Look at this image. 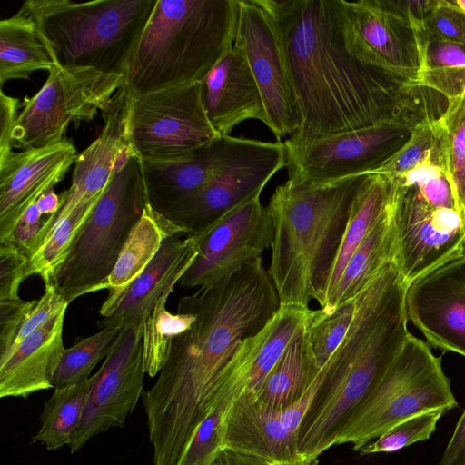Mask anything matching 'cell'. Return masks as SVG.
Returning a JSON list of instances; mask_svg holds the SVG:
<instances>
[{"label":"cell","mask_w":465,"mask_h":465,"mask_svg":"<svg viewBox=\"0 0 465 465\" xmlns=\"http://www.w3.org/2000/svg\"><path fill=\"white\" fill-rule=\"evenodd\" d=\"M203 103L207 117L219 135H230L246 120L268 119L262 98L248 63L233 46L202 80Z\"/></svg>","instance_id":"cb8c5ba5"},{"label":"cell","mask_w":465,"mask_h":465,"mask_svg":"<svg viewBox=\"0 0 465 465\" xmlns=\"http://www.w3.org/2000/svg\"><path fill=\"white\" fill-rule=\"evenodd\" d=\"M420 84L437 91L446 99L465 96V68L426 70Z\"/></svg>","instance_id":"f6af8a7d"},{"label":"cell","mask_w":465,"mask_h":465,"mask_svg":"<svg viewBox=\"0 0 465 465\" xmlns=\"http://www.w3.org/2000/svg\"><path fill=\"white\" fill-rule=\"evenodd\" d=\"M19 100L0 92V161L12 152L11 134L17 118Z\"/></svg>","instance_id":"681fc988"},{"label":"cell","mask_w":465,"mask_h":465,"mask_svg":"<svg viewBox=\"0 0 465 465\" xmlns=\"http://www.w3.org/2000/svg\"><path fill=\"white\" fill-rule=\"evenodd\" d=\"M67 305L68 303L52 283L45 284L44 294L39 299L31 301L14 340L7 346L19 343Z\"/></svg>","instance_id":"60d3db41"},{"label":"cell","mask_w":465,"mask_h":465,"mask_svg":"<svg viewBox=\"0 0 465 465\" xmlns=\"http://www.w3.org/2000/svg\"><path fill=\"white\" fill-rule=\"evenodd\" d=\"M316 310L282 306L255 335L242 341L223 370L213 391L208 414L230 408L244 392L254 393L291 341L311 322Z\"/></svg>","instance_id":"d6986e66"},{"label":"cell","mask_w":465,"mask_h":465,"mask_svg":"<svg viewBox=\"0 0 465 465\" xmlns=\"http://www.w3.org/2000/svg\"><path fill=\"white\" fill-rule=\"evenodd\" d=\"M124 136L140 160L189 155L220 136L203 103L202 84L125 96Z\"/></svg>","instance_id":"30bf717a"},{"label":"cell","mask_w":465,"mask_h":465,"mask_svg":"<svg viewBox=\"0 0 465 465\" xmlns=\"http://www.w3.org/2000/svg\"><path fill=\"white\" fill-rule=\"evenodd\" d=\"M104 127L98 137L75 160L70 187L60 194L57 212L44 223L29 251H35L52 227L66 217L80 203L103 194L114 174L115 159L127 143L124 136L125 94L123 88L102 112Z\"/></svg>","instance_id":"603a6c76"},{"label":"cell","mask_w":465,"mask_h":465,"mask_svg":"<svg viewBox=\"0 0 465 465\" xmlns=\"http://www.w3.org/2000/svg\"><path fill=\"white\" fill-rule=\"evenodd\" d=\"M244 138L220 135L187 156L141 161L147 204L166 216L201 190L242 146Z\"/></svg>","instance_id":"7402d4cb"},{"label":"cell","mask_w":465,"mask_h":465,"mask_svg":"<svg viewBox=\"0 0 465 465\" xmlns=\"http://www.w3.org/2000/svg\"><path fill=\"white\" fill-rule=\"evenodd\" d=\"M447 101L444 112L434 121L437 165L449 180L465 222V96L460 94Z\"/></svg>","instance_id":"1f68e13d"},{"label":"cell","mask_w":465,"mask_h":465,"mask_svg":"<svg viewBox=\"0 0 465 465\" xmlns=\"http://www.w3.org/2000/svg\"><path fill=\"white\" fill-rule=\"evenodd\" d=\"M450 379L430 345L409 334L380 382L349 420L335 445L352 443L354 450L417 414L457 407Z\"/></svg>","instance_id":"ba28073f"},{"label":"cell","mask_w":465,"mask_h":465,"mask_svg":"<svg viewBox=\"0 0 465 465\" xmlns=\"http://www.w3.org/2000/svg\"><path fill=\"white\" fill-rule=\"evenodd\" d=\"M452 5L465 13V0H450Z\"/></svg>","instance_id":"db71d44e"},{"label":"cell","mask_w":465,"mask_h":465,"mask_svg":"<svg viewBox=\"0 0 465 465\" xmlns=\"http://www.w3.org/2000/svg\"><path fill=\"white\" fill-rule=\"evenodd\" d=\"M438 0H381L383 5L420 28L437 5Z\"/></svg>","instance_id":"c3c4849f"},{"label":"cell","mask_w":465,"mask_h":465,"mask_svg":"<svg viewBox=\"0 0 465 465\" xmlns=\"http://www.w3.org/2000/svg\"><path fill=\"white\" fill-rule=\"evenodd\" d=\"M285 166L283 143L244 138L223 167L165 217L183 233L201 236L225 214L261 194L269 180Z\"/></svg>","instance_id":"7c38bea8"},{"label":"cell","mask_w":465,"mask_h":465,"mask_svg":"<svg viewBox=\"0 0 465 465\" xmlns=\"http://www.w3.org/2000/svg\"><path fill=\"white\" fill-rule=\"evenodd\" d=\"M230 408H215L198 425L178 465H208L224 446L225 419Z\"/></svg>","instance_id":"ab89813d"},{"label":"cell","mask_w":465,"mask_h":465,"mask_svg":"<svg viewBox=\"0 0 465 465\" xmlns=\"http://www.w3.org/2000/svg\"><path fill=\"white\" fill-rule=\"evenodd\" d=\"M395 181V263L408 284L464 254L465 222L458 208L434 204L424 198L416 184Z\"/></svg>","instance_id":"4fadbf2b"},{"label":"cell","mask_w":465,"mask_h":465,"mask_svg":"<svg viewBox=\"0 0 465 465\" xmlns=\"http://www.w3.org/2000/svg\"><path fill=\"white\" fill-rule=\"evenodd\" d=\"M337 4L347 48L360 59L395 71L417 84L423 71L425 28L391 12L381 0H337Z\"/></svg>","instance_id":"5bb4252c"},{"label":"cell","mask_w":465,"mask_h":465,"mask_svg":"<svg viewBox=\"0 0 465 465\" xmlns=\"http://www.w3.org/2000/svg\"><path fill=\"white\" fill-rule=\"evenodd\" d=\"M66 307L19 343L0 351V397H22L49 388L63 356Z\"/></svg>","instance_id":"d4e9b609"},{"label":"cell","mask_w":465,"mask_h":465,"mask_svg":"<svg viewBox=\"0 0 465 465\" xmlns=\"http://www.w3.org/2000/svg\"><path fill=\"white\" fill-rule=\"evenodd\" d=\"M457 68H465V44L441 38L426 31L423 71Z\"/></svg>","instance_id":"7bdbcfd3"},{"label":"cell","mask_w":465,"mask_h":465,"mask_svg":"<svg viewBox=\"0 0 465 465\" xmlns=\"http://www.w3.org/2000/svg\"><path fill=\"white\" fill-rule=\"evenodd\" d=\"M260 196L242 203L195 237L199 253L180 279L182 287H201L221 281L271 248L272 223Z\"/></svg>","instance_id":"e0dca14e"},{"label":"cell","mask_w":465,"mask_h":465,"mask_svg":"<svg viewBox=\"0 0 465 465\" xmlns=\"http://www.w3.org/2000/svg\"><path fill=\"white\" fill-rule=\"evenodd\" d=\"M424 27L439 37L465 44V13L450 0H438Z\"/></svg>","instance_id":"ee69618b"},{"label":"cell","mask_w":465,"mask_h":465,"mask_svg":"<svg viewBox=\"0 0 465 465\" xmlns=\"http://www.w3.org/2000/svg\"><path fill=\"white\" fill-rule=\"evenodd\" d=\"M36 204L42 214L48 219L57 212L60 205V195H57L54 189H51L38 198Z\"/></svg>","instance_id":"f5cc1de1"},{"label":"cell","mask_w":465,"mask_h":465,"mask_svg":"<svg viewBox=\"0 0 465 465\" xmlns=\"http://www.w3.org/2000/svg\"><path fill=\"white\" fill-rule=\"evenodd\" d=\"M422 122L397 118L373 126L305 139L287 138L288 179L312 185L373 173Z\"/></svg>","instance_id":"9c48e42d"},{"label":"cell","mask_w":465,"mask_h":465,"mask_svg":"<svg viewBox=\"0 0 465 465\" xmlns=\"http://www.w3.org/2000/svg\"><path fill=\"white\" fill-rule=\"evenodd\" d=\"M182 233L180 227L146 205L107 280L109 293L99 311L103 318L114 312L128 287L153 260L163 242Z\"/></svg>","instance_id":"4316f807"},{"label":"cell","mask_w":465,"mask_h":465,"mask_svg":"<svg viewBox=\"0 0 465 465\" xmlns=\"http://www.w3.org/2000/svg\"><path fill=\"white\" fill-rule=\"evenodd\" d=\"M406 283L389 263L355 296L351 326L321 371L298 430L302 465H317L401 351L407 329Z\"/></svg>","instance_id":"3957f363"},{"label":"cell","mask_w":465,"mask_h":465,"mask_svg":"<svg viewBox=\"0 0 465 465\" xmlns=\"http://www.w3.org/2000/svg\"><path fill=\"white\" fill-rule=\"evenodd\" d=\"M280 307L262 257L180 299L177 312L195 320L173 338L158 379L142 395L153 465H178L208 415L223 370L242 341L258 333Z\"/></svg>","instance_id":"7a4b0ae2"},{"label":"cell","mask_w":465,"mask_h":465,"mask_svg":"<svg viewBox=\"0 0 465 465\" xmlns=\"http://www.w3.org/2000/svg\"><path fill=\"white\" fill-rule=\"evenodd\" d=\"M147 205L141 161L132 156L113 174L50 283L69 304L107 289V280Z\"/></svg>","instance_id":"52a82bcc"},{"label":"cell","mask_w":465,"mask_h":465,"mask_svg":"<svg viewBox=\"0 0 465 465\" xmlns=\"http://www.w3.org/2000/svg\"><path fill=\"white\" fill-rule=\"evenodd\" d=\"M142 340V327H124L117 344L91 377L82 418L68 445L72 454L94 436L124 426L143 392Z\"/></svg>","instance_id":"9a60e30c"},{"label":"cell","mask_w":465,"mask_h":465,"mask_svg":"<svg viewBox=\"0 0 465 465\" xmlns=\"http://www.w3.org/2000/svg\"><path fill=\"white\" fill-rule=\"evenodd\" d=\"M395 190L396 181L381 173L367 174L360 184L331 274L326 301L357 247L392 202Z\"/></svg>","instance_id":"f546056e"},{"label":"cell","mask_w":465,"mask_h":465,"mask_svg":"<svg viewBox=\"0 0 465 465\" xmlns=\"http://www.w3.org/2000/svg\"><path fill=\"white\" fill-rule=\"evenodd\" d=\"M439 465H465V410L457 421Z\"/></svg>","instance_id":"f907efd6"},{"label":"cell","mask_w":465,"mask_h":465,"mask_svg":"<svg viewBox=\"0 0 465 465\" xmlns=\"http://www.w3.org/2000/svg\"><path fill=\"white\" fill-rule=\"evenodd\" d=\"M317 389L313 383L295 405L285 411L261 404L244 392L231 404L225 419L224 446L262 457L279 465H302L298 430Z\"/></svg>","instance_id":"ffe728a7"},{"label":"cell","mask_w":465,"mask_h":465,"mask_svg":"<svg viewBox=\"0 0 465 465\" xmlns=\"http://www.w3.org/2000/svg\"><path fill=\"white\" fill-rule=\"evenodd\" d=\"M238 3L234 45L242 52L258 85L268 119L267 127L281 141L298 131L301 117L280 42L259 0H238Z\"/></svg>","instance_id":"2e32d148"},{"label":"cell","mask_w":465,"mask_h":465,"mask_svg":"<svg viewBox=\"0 0 465 465\" xmlns=\"http://www.w3.org/2000/svg\"><path fill=\"white\" fill-rule=\"evenodd\" d=\"M435 120H426L419 124L408 143L373 173L400 179L426 162L435 163L438 145Z\"/></svg>","instance_id":"74e56055"},{"label":"cell","mask_w":465,"mask_h":465,"mask_svg":"<svg viewBox=\"0 0 465 465\" xmlns=\"http://www.w3.org/2000/svg\"><path fill=\"white\" fill-rule=\"evenodd\" d=\"M173 288L174 285H171L162 294L143 325V362L149 377H154L161 371L173 338L187 331L195 320L193 313L167 311V299Z\"/></svg>","instance_id":"836d02e7"},{"label":"cell","mask_w":465,"mask_h":465,"mask_svg":"<svg viewBox=\"0 0 465 465\" xmlns=\"http://www.w3.org/2000/svg\"><path fill=\"white\" fill-rule=\"evenodd\" d=\"M68 140L11 152L0 161V243L7 241L25 211L54 189L77 158Z\"/></svg>","instance_id":"44dd1931"},{"label":"cell","mask_w":465,"mask_h":465,"mask_svg":"<svg viewBox=\"0 0 465 465\" xmlns=\"http://www.w3.org/2000/svg\"><path fill=\"white\" fill-rule=\"evenodd\" d=\"M282 51L301 125L289 137L373 126L397 118L437 119L443 95L365 62L346 46L337 0H259Z\"/></svg>","instance_id":"6da1fadb"},{"label":"cell","mask_w":465,"mask_h":465,"mask_svg":"<svg viewBox=\"0 0 465 465\" xmlns=\"http://www.w3.org/2000/svg\"><path fill=\"white\" fill-rule=\"evenodd\" d=\"M122 329L121 326L107 325L64 349L53 378V388L74 386L90 379L93 369L117 344Z\"/></svg>","instance_id":"d590c367"},{"label":"cell","mask_w":465,"mask_h":465,"mask_svg":"<svg viewBox=\"0 0 465 465\" xmlns=\"http://www.w3.org/2000/svg\"><path fill=\"white\" fill-rule=\"evenodd\" d=\"M238 0H157L130 56L125 96L202 82L233 46Z\"/></svg>","instance_id":"5b68a950"},{"label":"cell","mask_w":465,"mask_h":465,"mask_svg":"<svg viewBox=\"0 0 465 465\" xmlns=\"http://www.w3.org/2000/svg\"><path fill=\"white\" fill-rule=\"evenodd\" d=\"M405 303L428 344L465 357V254L408 283Z\"/></svg>","instance_id":"ac0fdd59"},{"label":"cell","mask_w":465,"mask_h":465,"mask_svg":"<svg viewBox=\"0 0 465 465\" xmlns=\"http://www.w3.org/2000/svg\"><path fill=\"white\" fill-rule=\"evenodd\" d=\"M43 216L35 202L25 211L9 239L4 242H8L27 254L47 220Z\"/></svg>","instance_id":"bcb514c9"},{"label":"cell","mask_w":465,"mask_h":465,"mask_svg":"<svg viewBox=\"0 0 465 465\" xmlns=\"http://www.w3.org/2000/svg\"><path fill=\"white\" fill-rule=\"evenodd\" d=\"M306 328L291 341L253 393L261 404L271 410L285 411L295 405L322 371L313 359Z\"/></svg>","instance_id":"f1b7e54d"},{"label":"cell","mask_w":465,"mask_h":465,"mask_svg":"<svg viewBox=\"0 0 465 465\" xmlns=\"http://www.w3.org/2000/svg\"><path fill=\"white\" fill-rule=\"evenodd\" d=\"M392 206L393 200L351 255L335 289L319 309L321 315L334 312L340 305L363 291L389 263L395 262Z\"/></svg>","instance_id":"83f0119b"},{"label":"cell","mask_w":465,"mask_h":465,"mask_svg":"<svg viewBox=\"0 0 465 465\" xmlns=\"http://www.w3.org/2000/svg\"><path fill=\"white\" fill-rule=\"evenodd\" d=\"M356 308L355 297L340 305L334 312L321 315L316 310L306 328V334L313 359L320 370L328 362L345 337Z\"/></svg>","instance_id":"8d00e7d4"},{"label":"cell","mask_w":465,"mask_h":465,"mask_svg":"<svg viewBox=\"0 0 465 465\" xmlns=\"http://www.w3.org/2000/svg\"><path fill=\"white\" fill-rule=\"evenodd\" d=\"M27 277V255L8 242L0 243V301L19 299L20 284Z\"/></svg>","instance_id":"b9f144b4"},{"label":"cell","mask_w":465,"mask_h":465,"mask_svg":"<svg viewBox=\"0 0 465 465\" xmlns=\"http://www.w3.org/2000/svg\"><path fill=\"white\" fill-rule=\"evenodd\" d=\"M100 197L80 203L52 227L43 242L27 255L29 276L39 275L45 284L50 283Z\"/></svg>","instance_id":"e575fe53"},{"label":"cell","mask_w":465,"mask_h":465,"mask_svg":"<svg viewBox=\"0 0 465 465\" xmlns=\"http://www.w3.org/2000/svg\"><path fill=\"white\" fill-rule=\"evenodd\" d=\"M464 254H465V252H464Z\"/></svg>","instance_id":"11a10c76"},{"label":"cell","mask_w":465,"mask_h":465,"mask_svg":"<svg viewBox=\"0 0 465 465\" xmlns=\"http://www.w3.org/2000/svg\"><path fill=\"white\" fill-rule=\"evenodd\" d=\"M30 304L31 301L21 298L0 301V351L14 340Z\"/></svg>","instance_id":"7dc6e473"},{"label":"cell","mask_w":465,"mask_h":465,"mask_svg":"<svg viewBox=\"0 0 465 465\" xmlns=\"http://www.w3.org/2000/svg\"><path fill=\"white\" fill-rule=\"evenodd\" d=\"M181 234L168 237L145 270L131 283L114 312L97 321L107 325L139 326L143 329L155 303L171 285L179 282L199 253L198 240Z\"/></svg>","instance_id":"484cf974"},{"label":"cell","mask_w":465,"mask_h":465,"mask_svg":"<svg viewBox=\"0 0 465 465\" xmlns=\"http://www.w3.org/2000/svg\"><path fill=\"white\" fill-rule=\"evenodd\" d=\"M208 465H279L262 457L233 449L222 447Z\"/></svg>","instance_id":"816d5d0a"},{"label":"cell","mask_w":465,"mask_h":465,"mask_svg":"<svg viewBox=\"0 0 465 465\" xmlns=\"http://www.w3.org/2000/svg\"><path fill=\"white\" fill-rule=\"evenodd\" d=\"M157 0H26L55 65L124 77L132 52Z\"/></svg>","instance_id":"8992f818"},{"label":"cell","mask_w":465,"mask_h":465,"mask_svg":"<svg viewBox=\"0 0 465 465\" xmlns=\"http://www.w3.org/2000/svg\"><path fill=\"white\" fill-rule=\"evenodd\" d=\"M447 411L445 409H434L408 418L359 451L361 455L394 452L413 443L427 440L436 430L439 420Z\"/></svg>","instance_id":"f35d334b"},{"label":"cell","mask_w":465,"mask_h":465,"mask_svg":"<svg viewBox=\"0 0 465 465\" xmlns=\"http://www.w3.org/2000/svg\"><path fill=\"white\" fill-rule=\"evenodd\" d=\"M91 382L90 377L81 384L54 389L44 405L41 427L31 443L41 442L48 450L70 444L82 418Z\"/></svg>","instance_id":"d6a6232c"},{"label":"cell","mask_w":465,"mask_h":465,"mask_svg":"<svg viewBox=\"0 0 465 465\" xmlns=\"http://www.w3.org/2000/svg\"><path fill=\"white\" fill-rule=\"evenodd\" d=\"M365 175L322 185L287 179L267 205L273 238L268 274L282 306L322 308L356 192Z\"/></svg>","instance_id":"277c9868"},{"label":"cell","mask_w":465,"mask_h":465,"mask_svg":"<svg viewBox=\"0 0 465 465\" xmlns=\"http://www.w3.org/2000/svg\"><path fill=\"white\" fill-rule=\"evenodd\" d=\"M124 84L123 75L54 65L38 93L25 98L12 146L24 151L62 142L69 123L78 125L104 112Z\"/></svg>","instance_id":"8fae6325"},{"label":"cell","mask_w":465,"mask_h":465,"mask_svg":"<svg viewBox=\"0 0 465 465\" xmlns=\"http://www.w3.org/2000/svg\"><path fill=\"white\" fill-rule=\"evenodd\" d=\"M51 55L35 21L21 8L0 21V85L15 79H29L37 70L50 71Z\"/></svg>","instance_id":"4dcf8cb0"}]
</instances>
